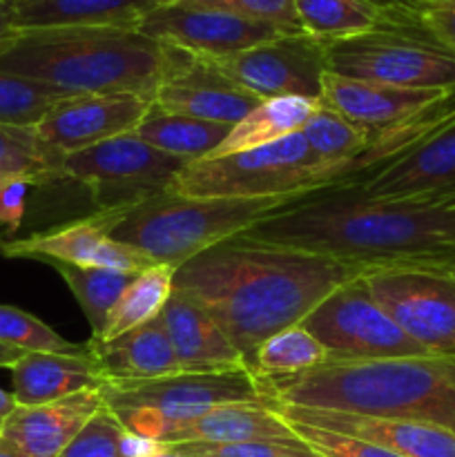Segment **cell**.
Returning <instances> with one entry per match:
<instances>
[{
	"mask_svg": "<svg viewBox=\"0 0 455 457\" xmlns=\"http://www.w3.org/2000/svg\"><path fill=\"white\" fill-rule=\"evenodd\" d=\"M299 196L201 199L165 190L132 208L96 214L112 239L132 245L154 263L178 268Z\"/></svg>",
	"mask_w": 455,
	"mask_h": 457,
	"instance_id": "5b68a950",
	"label": "cell"
},
{
	"mask_svg": "<svg viewBox=\"0 0 455 457\" xmlns=\"http://www.w3.org/2000/svg\"><path fill=\"white\" fill-rule=\"evenodd\" d=\"M34 187L27 181H12L0 190V226L9 232H16L25 219L27 190Z\"/></svg>",
	"mask_w": 455,
	"mask_h": 457,
	"instance_id": "60d3db41",
	"label": "cell"
},
{
	"mask_svg": "<svg viewBox=\"0 0 455 457\" xmlns=\"http://www.w3.org/2000/svg\"><path fill=\"white\" fill-rule=\"evenodd\" d=\"M49 266L62 277L67 288L79 302L80 311L87 317L92 326V339H101L116 303L132 284L134 275L112 270V268H85L71 266V263H49Z\"/></svg>",
	"mask_w": 455,
	"mask_h": 457,
	"instance_id": "f546056e",
	"label": "cell"
},
{
	"mask_svg": "<svg viewBox=\"0 0 455 457\" xmlns=\"http://www.w3.org/2000/svg\"><path fill=\"white\" fill-rule=\"evenodd\" d=\"M177 49L136 27H52L21 31L0 56V71L79 94L154 98Z\"/></svg>",
	"mask_w": 455,
	"mask_h": 457,
	"instance_id": "277c9868",
	"label": "cell"
},
{
	"mask_svg": "<svg viewBox=\"0 0 455 457\" xmlns=\"http://www.w3.org/2000/svg\"><path fill=\"white\" fill-rule=\"evenodd\" d=\"M386 4H409L410 0H384Z\"/></svg>",
	"mask_w": 455,
	"mask_h": 457,
	"instance_id": "f907efd6",
	"label": "cell"
},
{
	"mask_svg": "<svg viewBox=\"0 0 455 457\" xmlns=\"http://www.w3.org/2000/svg\"><path fill=\"white\" fill-rule=\"evenodd\" d=\"M261 103L228 79L212 61L181 49H177V58L154 94V105L168 114L226 125H236Z\"/></svg>",
	"mask_w": 455,
	"mask_h": 457,
	"instance_id": "e0dca14e",
	"label": "cell"
},
{
	"mask_svg": "<svg viewBox=\"0 0 455 457\" xmlns=\"http://www.w3.org/2000/svg\"><path fill=\"white\" fill-rule=\"evenodd\" d=\"M324 45L328 74L393 87L455 92V54L435 43L401 4H391L373 29Z\"/></svg>",
	"mask_w": 455,
	"mask_h": 457,
	"instance_id": "52a82bcc",
	"label": "cell"
},
{
	"mask_svg": "<svg viewBox=\"0 0 455 457\" xmlns=\"http://www.w3.org/2000/svg\"><path fill=\"white\" fill-rule=\"evenodd\" d=\"M123 427L107 409L98 411L58 457H120Z\"/></svg>",
	"mask_w": 455,
	"mask_h": 457,
	"instance_id": "74e56055",
	"label": "cell"
},
{
	"mask_svg": "<svg viewBox=\"0 0 455 457\" xmlns=\"http://www.w3.org/2000/svg\"><path fill=\"white\" fill-rule=\"evenodd\" d=\"M0 344L22 353H83L85 344H71L31 312L0 306Z\"/></svg>",
	"mask_w": 455,
	"mask_h": 457,
	"instance_id": "e575fe53",
	"label": "cell"
},
{
	"mask_svg": "<svg viewBox=\"0 0 455 457\" xmlns=\"http://www.w3.org/2000/svg\"><path fill=\"white\" fill-rule=\"evenodd\" d=\"M321 103L366 129L375 145L382 138L413 132L453 112L455 92L393 87L326 71Z\"/></svg>",
	"mask_w": 455,
	"mask_h": 457,
	"instance_id": "7c38bea8",
	"label": "cell"
},
{
	"mask_svg": "<svg viewBox=\"0 0 455 457\" xmlns=\"http://www.w3.org/2000/svg\"><path fill=\"white\" fill-rule=\"evenodd\" d=\"M302 137L328 174L330 186L352 181V177H357L360 159L373 147V137L366 129L343 119L339 112L330 110L321 101L310 119L303 123Z\"/></svg>",
	"mask_w": 455,
	"mask_h": 457,
	"instance_id": "484cf974",
	"label": "cell"
},
{
	"mask_svg": "<svg viewBox=\"0 0 455 457\" xmlns=\"http://www.w3.org/2000/svg\"><path fill=\"white\" fill-rule=\"evenodd\" d=\"M0 179H22L31 186L65 181L62 154L49 147L36 128L0 125Z\"/></svg>",
	"mask_w": 455,
	"mask_h": 457,
	"instance_id": "4dcf8cb0",
	"label": "cell"
},
{
	"mask_svg": "<svg viewBox=\"0 0 455 457\" xmlns=\"http://www.w3.org/2000/svg\"><path fill=\"white\" fill-rule=\"evenodd\" d=\"M375 302L428 355L455 360V272L400 263L361 272Z\"/></svg>",
	"mask_w": 455,
	"mask_h": 457,
	"instance_id": "30bf717a",
	"label": "cell"
},
{
	"mask_svg": "<svg viewBox=\"0 0 455 457\" xmlns=\"http://www.w3.org/2000/svg\"><path fill=\"white\" fill-rule=\"evenodd\" d=\"M7 3H9V4H12V3H18V0H7Z\"/></svg>",
	"mask_w": 455,
	"mask_h": 457,
	"instance_id": "816d5d0a",
	"label": "cell"
},
{
	"mask_svg": "<svg viewBox=\"0 0 455 457\" xmlns=\"http://www.w3.org/2000/svg\"><path fill=\"white\" fill-rule=\"evenodd\" d=\"M0 457H25V455H22V451L18 449L12 440L0 436Z\"/></svg>",
	"mask_w": 455,
	"mask_h": 457,
	"instance_id": "bcb514c9",
	"label": "cell"
},
{
	"mask_svg": "<svg viewBox=\"0 0 455 457\" xmlns=\"http://www.w3.org/2000/svg\"><path fill=\"white\" fill-rule=\"evenodd\" d=\"M89 353L105 382H143L186 373L161 317L116 339H89Z\"/></svg>",
	"mask_w": 455,
	"mask_h": 457,
	"instance_id": "7402d4cb",
	"label": "cell"
},
{
	"mask_svg": "<svg viewBox=\"0 0 455 457\" xmlns=\"http://www.w3.org/2000/svg\"><path fill=\"white\" fill-rule=\"evenodd\" d=\"M161 320L186 373L248 369L221 326L192 295L174 288L161 312Z\"/></svg>",
	"mask_w": 455,
	"mask_h": 457,
	"instance_id": "ffe728a7",
	"label": "cell"
},
{
	"mask_svg": "<svg viewBox=\"0 0 455 457\" xmlns=\"http://www.w3.org/2000/svg\"><path fill=\"white\" fill-rule=\"evenodd\" d=\"M18 36H21V31L13 25L12 4L7 0H0V56L16 43Z\"/></svg>",
	"mask_w": 455,
	"mask_h": 457,
	"instance_id": "7bdbcfd3",
	"label": "cell"
},
{
	"mask_svg": "<svg viewBox=\"0 0 455 457\" xmlns=\"http://www.w3.org/2000/svg\"><path fill=\"white\" fill-rule=\"evenodd\" d=\"M12 395L18 406H40L103 386L89 346L83 353H25L12 366Z\"/></svg>",
	"mask_w": 455,
	"mask_h": 457,
	"instance_id": "603a6c76",
	"label": "cell"
},
{
	"mask_svg": "<svg viewBox=\"0 0 455 457\" xmlns=\"http://www.w3.org/2000/svg\"><path fill=\"white\" fill-rule=\"evenodd\" d=\"M223 74L259 101L299 96L321 101L326 76V45L303 31L275 38L212 61Z\"/></svg>",
	"mask_w": 455,
	"mask_h": 457,
	"instance_id": "4fadbf2b",
	"label": "cell"
},
{
	"mask_svg": "<svg viewBox=\"0 0 455 457\" xmlns=\"http://www.w3.org/2000/svg\"><path fill=\"white\" fill-rule=\"evenodd\" d=\"M279 404L433 424L455 433V360L326 361L290 378H259Z\"/></svg>",
	"mask_w": 455,
	"mask_h": 457,
	"instance_id": "3957f363",
	"label": "cell"
},
{
	"mask_svg": "<svg viewBox=\"0 0 455 457\" xmlns=\"http://www.w3.org/2000/svg\"><path fill=\"white\" fill-rule=\"evenodd\" d=\"M103 409L101 388L76 393L52 404L16 406L0 427V436L12 440L25 457H58Z\"/></svg>",
	"mask_w": 455,
	"mask_h": 457,
	"instance_id": "44dd1931",
	"label": "cell"
},
{
	"mask_svg": "<svg viewBox=\"0 0 455 457\" xmlns=\"http://www.w3.org/2000/svg\"><path fill=\"white\" fill-rule=\"evenodd\" d=\"M290 427L321 457H401L384 449V446L373 445V442L343 436V433L326 431V428L319 427H306V424H290Z\"/></svg>",
	"mask_w": 455,
	"mask_h": 457,
	"instance_id": "f35d334b",
	"label": "cell"
},
{
	"mask_svg": "<svg viewBox=\"0 0 455 457\" xmlns=\"http://www.w3.org/2000/svg\"><path fill=\"white\" fill-rule=\"evenodd\" d=\"M361 272L324 254L232 237L181 263L174 288L208 311L252 370L268 337L302 324L335 288Z\"/></svg>",
	"mask_w": 455,
	"mask_h": 457,
	"instance_id": "7a4b0ae2",
	"label": "cell"
},
{
	"mask_svg": "<svg viewBox=\"0 0 455 457\" xmlns=\"http://www.w3.org/2000/svg\"><path fill=\"white\" fill-rule=\"evenodd\" d=\"M272 404H223L208 411L201 418L181 424L165 437L163 445L201 442V445H236V442L272 440V437H294L288 422Z\"/></svg>",
	"mask_w": 455,
	"mask_h": 457,
	"instance_id": "d4e9b609",
	"label": "cell"
},
{
	"mask_svg": "<svg viewBox=\"0 0 455 457\" xmlns=\"http://www.w3.org/2000/svg\"><path fill=\"white\" fill-rule=\"evenodd\" d=\"M275 411L290 424H306V427H319L326 431L360 437L401 457H455V433L433 424L303 409V406H288L279 402Z\"/></svg>",
	"mask_w": 455,
	"mask_h": 457,
	"instance_id": "ac0fdd59",
	"label": "cell"
},
{
	"mask_svg": "<svg viewBox=\"0 0 455 457\" xmlns=\"http://www.w3.org/2000/svg\"><path fill=\"white\" fill-rule=\"evenodd\" d=\"M136 29L159 43L205 61H221L279 34H293L270 22L186 3L161 4L138 22Z\"/></svg>",
	"mask_w": 455,
	"mask_h": 457,
	"instance_id": "5bb4252c",
	"label": "cell"
},
{
	"mask_svg": "<svg viewBox=\"0 0 455 457\" xmlns=\"http://www.w3.org/2000/svg\"><path fill=\"white\" fill-rule=\"evenodd\" d=\"M404 7V4H401ZM415 16L424 31L431 36L435 43L455 54V0L449 3H428L406 7Z\"/></svg>",
	"mask_w": 455,
	"mask_h": 457,
	"instance_id": "ab89813d",
	"label": "cell"
},
{
	"mask_svg": "<svg viewBox=\"0 0 455 457\" xmlns=\"http://www.w3.org/2000/svg\"><path fill=\"white\" fill-rule=\"evenodd\" d=\"M241 239L306 250L364 270L455 263V192L370 196L357 181L308 192L241 232Z\"/></svg>",
	"mask_w": 455,
	"mask_h": 457,
	"instance_id": "6da1fadb",
	"label": "cell"
},
{
	"mask_svg": "<svg viewBox=\"0 0 455 457\" xmlns=\"http://www.w3.org/2000/svg\"><path fill=\"white\" fill-rule=\"evenodd\" d=\"M22 355H25L22 351H16V348L0 344V369H12V366L16 364Z\"/></svg>",
	"mask_w": 455,
	"mask_h": 457,
	"instance_id": "ee69618b",
	"label": "cell"
},
{
	"mask_svg": "<svg viewBox=\"0 0 455 457\" xmlns=\"http://www.w3.org/2000/svg\"><path fill=\"white\" fill-rule=\"evenodd\" d=\"M165 449L178 451L192 457H321L302 437H272V440L236 442V445H201V442H181L165 445Z\"/></svg>",
	"mask_w": 455,
	"mask_h": 457,
	"instance_id": "d590c367",
	"label": "cell"
},
{
	"mask_svg": "<svg viewBox=\"0 0 455 457\" xmlns=\"http://www.w3.org/2000/svg\"><path fill=\"white\" fill-rule=\"evenodd\" d=\"M186 165L128 132L62 156V179L87 187L98 212H112L170 190Z\"/></svg>",
	"mask_w": 455,
	"mask_h": 457,
	"instance_id": "9c48e42d",
	"label": "cell"
},
{
	"mask_svg": "<svg viewBox=\"0 0 455 457\" xmlns=\"http://www.w3.org/2000/svg\"><path fill=\"white\" fill-rule=\"evenodd\" d=\"M67 96L71 94L0 71V125L36 128V123Z\"/></svg>",
	"mask_w": 455,
	"mask_h": 457,
	"instance_id": "836d02e7",
	"label": "cell"
},
{
	"mask_svg": "<svg viewBox=\"0 0 455 457\" xmlns=\"http://www.w3.org/2000/svg\"><path fill=\"white\" fill-rule=\"evenodd\" d=\"M357 183L370 196L455 192V119Z\"/></svg>",
	"mask_w": 455,
	"mask_h": 457,
	"instance_id": "d6986e66",
	"label": "cell"
},
{
	"mask_svg": "<svg viewBox=\"0 0 455 457\" xmlns=\"http://www.w3.org/2000/svg\"><path fill=\"white\" fill-rule=\"evenodd\" d=\"M16 400H13V395L9 391H3L0 388V422H4V420L9 418V415L16 411Z\"/></svg>",
	"mask_w": 455,
	"mask_h": 457,
	"instance_id": "f6af8a7d",
	"label": "cell"
},
{
	"mask_svg": "<svg viewBox=\"0 0 455 457\" xmlns=\"http://www.w3.org/2000/svg\"><path fill=\"white\" fill-rule=\"evenodd\" d=\"M152 105L154 98L138 94H79L58 101L36 123V132L65 156L134 132Z\"/></svg>",
	"mask_w": 455,
	"mask_h": 457,
	"instance_id": "9a60e30c",
	"label": "cell"
},
{
	"mask_svg": "<svg viewBox=\"0 0 455 457\" xmlns=\"http://www.w3.org/2000/svg\"><path fill=\"white\" fill-rule=\"evenodd\" d=\"M449 268H451V270H453V272H455V263H453V266H449Z\"/></svg>",
	"mask_w": 455,
	"mask_h": 457,
	"instance_id": "f5cc1de1",
	"label": "cell"
},
{
	"mask_svg": "<svg viewBox=\"0 0 455 457\" xmlns=\"http://www.w3.org/2000/svg\"><path fill=\"white\" fill-rule=\"evenodd\" d=\"M428 3H449V0H410L404 7H413V4H428Z\"/></svg>",
	"mask_w": 455,
	"mask_h": 457,
	"instance_id": "c3c4849f",
	"label": "cell"
},
{
	"mask_svg": "<svg viewBox=\"0 0 455 457\" xmlns=\"http://www.w3.org/2000/svg\"><path fill=\"white\" fill-rule=\"evenodd\" d=\"M120 457H154L165 449V445H161L159 440H152V437L136 436V433L125 431L120 433Z\"/></svg>",
	"mask_w": 455,
	"mask_h": 457,
	"instance_id": "b9f144b4",
	"label": "cell"
},
{
	"mask_svg": "<svg viewBox=\"0 0 455 457\" xmlns=\"http://www.w3.org/2000/svg\"><path fill=\"white\" fill-rule=\"evenodd\" d=\"M328 174L302 132L254 150L192 161L174 177L170 192L201 199L299 196L328 187Z\"/></svg>",
	"mask_w": 455,
	"mask_h": 457,
	"instance_id": "ba28073f",
	"label": "cell"
},
{
	"mask_svg": "<svg viewBox=\"0 0 455 457\" xmlns=\"http://www.w3.org/2000/svg\"><path fill=\"white\" fill-rule=\"evenodd\" d=\"M0 427H3V422H0Z\"/></svg>",
	"mask_w": 455,
	"mask_h": 457,
	"instance_id": "db71d44e",
	"label": "cell"
},
{
	"mask_svg": "<svg viewBox=\"0 0 455 457\" xmlns=\"http://www.w3.org/2000/svg\"><path fill=\"white\" fill-rule=\"evenodd\" d=\"M12 181H22V179H0V190H3L4 186H7V183H12ZM29 183V181H27Z\"/></svg>",
	"mask_w": 455,
	"mask_h": 457,
	"instance_id": "681fc988",
	"label": "cell"
},
{
	"mask_svg": "<svg viewBox=\"0 0 455 457\" xmlns=\"http://www.w3.org/2000/svg\"><path fill=\"white\" fill-rule=\"evenodd\" d=\"M154 457H192V455L178 453V451H172V449H163L159 455H154Z\"/></svg>",
	"mask_w": 455,
	"mask_h": 457,
	"instance_id": "7dc6e473",
	"label": "cell"
},
{
	"mask_svg": "<svg viewBox=\"0 0 455 457\" xmlns=\"http://www.w3.org/2000/svg\"><path fill=\"white\" fill-rule=\"evenodd\" d=\"M105 409L120 427L161 445L181 424L223 404H272L257 375L248 369L212 373H177L143 382H105Z\"/></svg>",
	"mask_w": 455,
	"mask_h": 457,
	"instance_id": "8992f818",
	"label": "cell"
},
{
	"mask_svg": "<svg viewBox=\"0 0 455 457\" xmlns=\"http://www.w3.org/2000/svg\"><path fill=\"white\" fill-rule=\"evenodd\" d=\"M317 105H319V101L299 96L263 101L244 120L232 125L226 141L214 150L212 156H226L235 154V152L254 150V147H263L268 143H275L294 132H302L303 123L310 119ZM212 156H208V159H212Z\"/></svg>",
	"mask_w": 455,
	"mask_h": 457,
	"instance_id": "83f0119b",
	"label": "cell"
},
{
	"mask_svg": "<svg viewBox=\"0 0 455 457\" xmlns=\"http://www.w3.org/2000/svg\"><path fill=\"white\" fill-rule=\"evenodd\" d=\"M0 254L9 259H36L47 266L71 263L85 268H112L129 275H138L154 266V262L136 248L112 239L96 212L52 230L34 232L25 239L0 241Z\"/></svg>",
	"mask_w": 455,
	"mask_h": 457,
	"instance_id": "2e32d148",
	"label": "cell"
},
{
	"mask_svg": "<svg viewBox=\"0 0 455 457\" xmlns=\"http://www.w3.org/2000/svg\"><path fill=\"white\" fill-rule=\"evenodd\" d=\"M303 34L333 43L373 29L386 18L384 0H293Z\"/></svg>",
	"mask_w": 455,
	"mask_h": 457,
	"instance_id": "f1b7e54d",
	"label": "cell"
},
{
	"mask_svg": "<svg viewBox=\"0 0 455 457\" xmlns=\"http://www.w3.org/2000/svg\"><path fill=\"white\" fill-rule=\"evenodd\" d=\"M299 326L326 348L328 361L433 357L375 302L364 275L335 288Z\"/></svg>",
	"mask_w": 455,
	"mask_h": 457,
	"instance_id": "8fae6325",
	"label": "cell"
},
{
	"mask_svg": "<svg viewBox=\"0 0 455 457\" xmlns=\"http://www.w3.org/2000/svg\"><path fill=\"white\" fill-rule=\"evenodd\" d=\"M328 361L326 348L303 326L279 330L259 346L252 373L257 378H290L308 373Z\"/></svg>",
	"mask_w": 455,
	"mask_h": 457,
	"instance_id": "d6a6232c",
	"label": "cell"
},
{
	"mask_svg": "<svg viewBox=\"0 0 455 457\" xmlns=\"http://www.w3.org/2000/svg\"><path fill=\"white\" fill-rule=\"evenodd\" d=\"M230 129L232 125L168 114L152 105L145 119L136 125L134 134L156 150L192 163V161H203L212 156L214 150L226 141Z\"/></svg>",
	"mask_w": 455,
	"mask_h": 457,
	"instance_id": "4316f807",
	"label": "cell"
},
{
	"mask_svg": "<svg viewBox=\"0 0 455 457\" xmlns=\"http://www.w3.org/2000/svg\"><path fill=\"white\" fill-rule=\"evenodd\" d=\"M174 272H177V268L170 266V263H154V266L134 275L132 284L128 286V290L112 312L110 324L101 337L103 342L120 337L128 330L138 328V326L161 317L174 290Z\"/></svg>",
	"mask_w": 455,
	"mask_h": 457,
	"instance_id": "1f68e13d",
	"label": "cell"
},
{
	"mask_svg": "<svg viewBox=\"0 0 455 457\" xmlns=\"http://www.w3.org/2000/svg\"><path fill=\"white\" fill-rule=\"evenodd\" d=\"M170 0H18L12 3L18 31L52 27H138Z\"/></svg>",
	"mask_w": 455,
	"mask_h": 457,
	"instance_id": "cb8c5ba5",
	"label": "cell"
},
{
	"mask_svg": "<svg viewBox=\"0 0 455 457\" xmlns=\"http://www.w3.org/2000/svg\"><path fill=\"white\" fill-rule=\"evenodd\" d=\"M170 3L196 4V7L221 9L250 21L270 22L284 31H302L293 0H170Z\"/></svg>",
	"mask_w": 455,
	"mask_h": 457,
	"instance_id": "8d00e7d4",
	"label": "cell"
}]
</instances>
